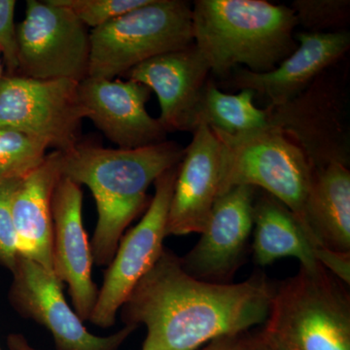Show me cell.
I'll return each mask as SVG.
<instances>
[{
    "mask_svg": "<svg viewBox=\"0 0 350 350\" xmlns=\"http://www.w3.org/2000/svg\"><path fill=\"white\" fill-rule=\"evenodd\" d=\"M273 288L262 275L234 284L198 280L165 248L131 291L121 317L126 325L146 327L142 350H199L265 323Z\"/></svg>",
    "mask_w": 350,
    "mask_h": 350,
    "instance_id": "1",
    "label": "cell"
},
{
    "mask_svg": "<svg viewBox=\"0 0 350 350\" xmlns=\"http://www.w3.org/2000/svg\"><path fill=\"white\" fill-rule=\"evenodd\" d=\"M174 142L137 149H108L78 142L59 157L62 177L86 185L96 204L98 222L91 248L94 262L107 266L128 226L146 206L147 190L183 158Z\"/></svg>",
    "mask_w": 350,
    "mask_h": 350,
    "instance_id": "2",
    "label": "cell"
},
{
    "mask_svg": "<svg viewBox=\"0 0 350 350\" xmlns=\"http://www.w3.org/2000/svg\"><path fill=\"white\" fill-rule=\"evenodd\" d=\"M192 21L196 47L216 75L239 64L268 72L298 47L294 11L264 0H196Z\"/></svg>",
    "mask_w": 350,
    "mask_h": 350,
    "instance_id": "3",
    "label": "cell"
},
{
    "mask_svg": "<svg viewBox=\"0 0 350 350\" xmlns=\"http://www.w3.org/2000/svg\"><path fill=\"white\" fill-rule=\"evenodd\" d=\"M323 267L273 288L262 333L280 350H350V297Z\"/></svg>",
    "mask_w": 350,
    "mask_h": 350,
    "instance_id": "4",
    "label": "cell"
},
{
    "mask_svg": "<svg viewBox=\"0 0 350 350\" xmlns=\"http://www.w3.org/2000/svg\"><path fill=\"white\" fill-rule=\"evenodd\" d=\"M88 77L115 79L147 59L194 43L192 7L183 0H150L92 29Z\"/></svg>",
    "mask_w": 350,
    "mask_h": 350,
    "instance_id": "5",
    "label": "cell"
},
{
    "mask_svg": "<svg viewBox=\"0 0 350 350\" xmlns=\"http://www.w3.org/2000/svg\"><path fill=\"white\" fill-rule=\"evenodd\" d=\"M213 131L224 144L221 196L237 186L262 189L297 216L315 247L305 221L314 169L303 149L271 126L241 135Z\"/></svg>",
    "mask_w": 350,
    "mask_h": 350,
    "instance_id": "6",
    "label": "cell"
},
{
    "mask_svg": "<svg viewBox=\"0 0 350 350\" xmlns=\"http://www.w3.org/2000/svg\"><path fill=\"white\" fill-rule=\"evenodd\" d=\"M79 84L68 79L3 76L0 80V128L20 131L62 153L70 150L80 142V129L88 116Z\"/></svg>",
    "mask_w": 350,
    "mask_h": 350,
    "instance_id": "7",
    "label": "cell"
},
{
    "mask_svg": "<svg viewBox=\"0 0 350 350\" xmlns=\"http://www.w3.org/2000/svg\"><path fill=\"white\" fill-rule=\"evenodd\" d=\"M17 75L79 83L89 76L88 27L54 0H27L25 19L17 27Z\"/></svg>",
    "mask_w": 350,
    "mask_h": 350,
    "instance_id": "8",
    "label": "cell"
},
{
    "mask_svg": "<svg viewBox=\"0 0 350 350\" xmlns=\"http://www.w3.org/2000/svg\"><path fill=\"white\" fill-rule=\"evenodd\" d=\"M178 165L167 170L154 182L155 194L144 217L120 241L90 317L94 325L100 328L114 325L131 291L165 250L163 241L167 237V216Z\"/></svg>",
    "mask_w": 350,
    "mask_h": 350,
    "instance_id": "9",
    "label": "cell"
},
{
    "mask_svg": "<svg viewBox=\"0 0 350 350\" xmlns=\"http://www.w3.org/2000/svg\"><path fill=\"white\" fill-rule=\"evenodd\" d=\"M13 273L9 300L16 312L25 319L45 327L54 338L56 350H118L137 329H123L98 337L87 330L63 292V283L38 262L19 256Z\"/></svg>",
    "mask_w": 350,
    "mask_h": 350,
    "instance_id": "10",
    "label": "cell"
},
{
    "mask_svg": "<svg viewBox=\"0 0 350 350\" xmlns=\"http://www.w3.org/2000/svg\"><path fill=\"white\" fill-rule=\"evenodd\" d=\"M255 191L251 186H237L216 200L200 241L180 258L189 275L204 282L229 283L252 234Z\"/></svg>",
    "mask_w": 350,
    "mask_h": 350,
    "instance_id": "11",
    "label": "cell"
},
{
    "mask_svg": "<svg viewBox=\"0 0 350 350\" xmlns=\"http://www.w3.org/2000/svg\"><path fill=\"white\" fill-rule=\"evenodd\" d=\"M224 144L211 128L199 126L179 163L167 216V236L200 234L221 196Z\"/></svg>",
    "mask_w": 350,
    "mask_h": 350,
    "instance_id": "12",
    "label": "cell"
},
{
    "mask_svg": "<svg viewBox=\"0 0 350 350\" xmlns=\"http://www.w3.org/2000/svg\"><path fill=\"white\" fill-rule=\"evenodd\" d=\"M150 92L131 80L88 77L79 84L87 119L119 149L142 148L167 140V131L146 110Z\"/></svg>",
    "mask_w": 350,
    "mask_h": 350,
    "instance_id": "13",
    "label": "cell"
},
{
    "mask_svg": "<svg viewBox=\"0 0 350 350\" xmlns=\"http://www.w3.org/2000/svg\"><path fill=\"white\" fill-rule=\"evenodd\" d=\"M81 186L62 177L52 200L53 268L68 286L73 310L82 321L90 319L98 289L92 278L93 254L83 225Z\"/></svg>",
    "mask_w": 350,
    "mask_h": 350,
    "instance_id": "14",
    "label": "cell"
},
{
    "mask_svg": "<svg viewBox=\"0 0 350 350\" xmlns=\"http://www.w3.org/2000/svg\"><path fill=\"white\" fill-rule=\"evenodd\" d=\"M211 68L195 43L159 55L126 73V80L155 92L161 125L167 133L193 131L196 108Z\"/></svg>",
    "mask_w": 350,
    "mask_h": 350,
    "instance_id": "15",
    "label": "cell"
},
{
    "mask_svg": "<svg viewBox=\"0 0 350 350\" xmlns=\"http://www.w3.org/2000/svg\"><path fill=\"white\" fill-rule=\"evenodd\" d=\"M297 49L268 72L234 68L232 84L239 90H251L269 101V107H283L298 98L310 83L350 47L349 32H300L295 34Z\"/></svg>",
    "mask_w": 350,
    "mask_h": 350,
    "instance_id": "16",
    "label": "cell"
},
{
    "mask_svg": "<svg viewBox=\"0 0 350 350\" xmlns=\"http://www.w3.org/2000/svg\"><path fill=\"white\" fill-rule=\"evenodd\" d=\"M319 98L314 83L291 103L269 110V125L286 133L303 149L313 169L331 163L349 165V142L338 123L335 100Z\"/></svg>",
    "mask_w": 350,
    "mask_h": 350,
    "instance_id": "17",
    "label": "cell"
},
{
    "mask_svg": "<svg viewBox=\"0 0 350 350\" xmlns=\"http://www.w3.org/2000/svg\"><path fill=\"white\" fill-rule=\"evenodd\" d=\"M59 157V151L47 154L42 163L21 179L12 200L19 256L38 262L53 273L52 200L62 178Z\"/></svg>",
    "mask_w": 350,
    "mask_h": 350,
    "instance_id": "18",
    "label": "cell"
},
{
    "mask_svg": "<svg viewBox=\"0 0 350 350\" xmlns=\"http://www.w3.org/2000/svg\"><path fill=\"white\" fill-rule=\"evenodd\" d=\"M305 221L315 248L350 253L349 165L331 163L314 170Z\"/></svg>",
    "mask_w": 350,
    "mask_h": 350,
    "instance_id": "19",
    "label": "cell"
},
{
    "mask_svg": "<svg viewBox=\"0 0 350 350\" xmlns=\"http://www.w3.org/2000/svg\"><path fill=\"white\" fill-rule=\"evenodd\" d=\"M253 254L260 266H268L282 258L293 257L301 268L317 271L314 246L305 228L287 206L268 193L255 200L253 207Z\"/></svg>",
    "mask_w": 350,
    "mask_h": 350,
    "instance_id": "20",
    "label": "cell"
},
{
    "mask_svg": "<svg viewBox=\"0 0 350 350\" xmlns=\"http://www.w3.org/2000/svg\"><path fill=\"white\" fill-rule=\"evenodd\" d=\"M254 96L247 89L237 94H225L213 81H207L196 108L194 130L206 126L224 135H241L269 128V108L255 107Z\"/></svg>",
    "mask_w": 350,
    "mask_h": 350,
    "instance_id": "21",
    "label": "cell"
},
{
    "mask_svg": "<svg viewBox=\"0 0 350 350\" xmlns=\"http://www.w3.org/2000/svg\"><path fill=\"white\" fill-rule=\"evenodd\" d=\"M48 149L41 140L0 128V180L22 178L42 163Z\"/></svg>",
    "mask_w": 350,
    "mask_h": 350,
    "instance_id": "22",
    "label": "cell"
},
{
    "mask_svg": "<svg viewBox=\"0 0 350 350\" xmlns=\"http://www.w3.org/2000/svg\"><path fill=\"white\" fill-rule=\"evenodd\" d=\"M290 8L298 25H303L310 32H326V29L342 27L349 20V0H297Z\"/></svg>",
    "mask_w": 350,
    "mask_h": 350,
    "instance_id": "23",
    "label": "cell"
},
{
    "mask_svg": "<svg viewBox=\"0 0 350 350\" xmlns=\"http://www.w3.org/2000/svg\"><path fill=\"white\" fill-rule=\"evenodd\" d=\"M71 11L83 24L92 29L107 24L150 0H54Z\"/></svg>",
    "mask_w": 350,
    "mask_h": 350,
    "instance_id": "24",
    "label": "cell"
},
{
    "mask_svg": "<svg viewBox=\"0 0 350 350\" xmlns=\"http://www.w3.org/2000/svg\"><path fill=\"white\" fill-rule=\"evenodd\" d=\"M22 178L0 180V265L11 271L19 258L12 217V200Z\"/></svg>",
    "mask_w": 350,
    "mask_h": 350,
    "instance_id": "25",
    "label": "cell"
},
{
    "mask_svg": "<svg viewBox=\"0 0 350 350\" xmlns=\"http://www.w3.org/2000/svg\"><path fill=\"white\" fill-rule=\"evenodd\" d=\"M15 7V0H0V54L10 75H17L19 68Z\"/></svg>",
    "mask_w": 350,
    "mask_h": 350,
    "instance_id": "26",
    "label": "cell"
},
{
    "mask_svg": "<svg viewBox=\"0 0 350 350\" xmlns=\"http://www.w3.org/2000/svg\"><path fill=\"white\" fill-rule=\"evenodd\" d=\"M317 261L345 285L350 284V253L338 252L325 247L314 248Z\"/></svg>",
    "mask_w": 350,
    "mask_h": 350,
    "instance_id": "27",
    "label": "cell"
},
{
    "mask_svg": "<svg viewBox=\"0 0 350 350\" xmlns=\"http://www.w3.org/2000/svg\"><path fill=\"white\" fill-rule=\"evenodd\" d=\"M246 334L217 338L199 350H244Z\"/></svg>",
    "mask_w": 350,
    "mask_h": 350,
    "instance_id": "28",
    "label": "cell"
},
{
    "mask_svg": "<svg viewBox=\"0 0 350 350\" xmlns=\"http://www.w3.org/2000/svg\"><path fill=\"white\" fill-rule=\"evenodd\" d=\"M244 350H280L261 332L251 335L246 334Z\"/></svg>",
    "mask_w": 350,
    "mask_h": 350,
    "instance_id": "29",
    "label": "cell"
},
{
    "mask_svg": "<svg viewBox=\"0 0 350 350\" xmlns=\"http://www.w3.org/2000/svg\"><path fill=\"white\" fill-rule=\"evenodd\" d=\"M7 345L10 350H38L27 342V338L20 334H11L7 338Z\"/></svg>",
    "mask_w": 350,
    "mask_h": 350,
    "instance_id": "30",
    "label": "cell"
},
{
    "mask_svg": "<svg viewBox=\"0 0 350 350\" xmlns=\"http://www.w3.org/2000/svg\"><path fill=\"white\" fill-rule=\"evenodd\" d=\"M2 71H3V59H2L1 54H0V80L3 77V75H2Z\"/></svg>",
    "mask_w": 350,
    "mask_h": 350,
    "instance_id": "31",
    "label": "cell"
},
{
    "mask_svg": "<svg viewBox=\"0 0 350 350\" xmlns=\"http://www.w3.org/2000/svg\"><path fill=\"white\" fill-rule=\"evenodd\" d=\"M0 350H1V349H0Z\"/></svg>",
    "mask_w": 350,
    "mask_h": 350,
    "instance_id": "32",
    "label": "cell"
}]
</instances>
